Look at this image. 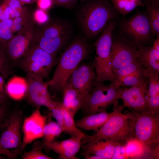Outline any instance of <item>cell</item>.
<instances>
[{
  "instance_id": "obj_1",
  "label": "cell",
  "mask_w": 159,
  "mask_h": 159,
  "mask_svg": "<svg viewBox=\"0 0 159 159\" xmlns=\"http://www.w3.org/2000/svg\"><path fill=\"white\" fill-rule=\"evenodd\" d=\"M112 114L105 124L94 135H89L82 140V145L92 140H110L127 143L135 138L131 111L126 113L123 110L126 107L119 105L118 100L112 104Z\"/></svg>"
},
{
  "instance_id": "obj_2",
  "label": "cell",
  "mask_w": 159,
  "mask_h": 159,
  "mask_svg": "<svg viewBox=\"0 0 159 159\" xmlns=\"http://www.w3.org/2000/svg\"><path fill=\"white\" fill-rule=\"evenodd\" d=\"M118 13L107 0H90L81 9L78 16L80 26L85 36L92 39L103 30Z\"/></svg>"
},
{
  "instance_id": "obj_3",
  "label": "cell",
  "mask_w": 159,
  "mask_h": 159,
  "mask_svg": "<svg viewBox=\"0 0 159 159\" xmlns=\"http://www.w3.org/2000/svg\"><path fill=\"white\" fill-rule=\"evenodd\" d=\"M89 52L85 39L80 37L75 38L61 55L52 78L47 82L49 87L62 91L71 74Z\"/></svg>"
},
{
  "instance_id": "obj_4",
  "label": "cell",
  "mask_w": 159,
  "mask_h": 159,
  "mask_svg": "<svg viewBox=\"0 0 159 159\" xmlns=\"http://www.w3.org/2000/svg\"><path fill=\"white\" fill-rule=\"evenodd\" d=\"M116 26L115 19L110 21L95 43L96 54L93 65L96 74L95 83L106 81L112 82L116 79L112 70L111 62L112 34Z\"/></svg>"
},
{
  "instance_id": "obj_5",
  "label": "cell",
  "mask_w": 159,
  "mask_h": 159,
  "mask_svg": "<svg viewBox=\"0 0 159 159\" xmlns=\"http://www.w3.org/2000/svg\"><path fill=\"white\" fill-rule=\"evenodd\" d=\"M120 37L137 49L152 44L153 33L146 13L139 12L119 24Z\"/></svg>"
},
{
  "instance_id": "obj_6",
  "label": "cell",
  "mask_w": 159,
  "mask_h": 159,
  "mask_svg": "<svg viewBox=\"0 0 159 159\" xmlns=\"http://www.w3.org/2000/svg\"><path fill=\"white\" fill-rule=\"evenodd\" d=\"M94 85L80 108L85 116L106 110L114 101L120 99L119 88L121 85L117 79L108 85L99 82Z\"/></svg>"
},
{
  "instance_id": "obj_7",
  "label": "cell",
  "mask_w": 159,
  "mask_h": 159,
  "mask_svg": "<svg viewBox=\"0 0 159 159\" xmlns=\"http://www.w3.org/2000/svg\"><path fill=\"white\" fill-rule=\"evenodd\" d=\"M22 115L16 111L7 116L0 130V145L6 152L8 158L14 157L22 148Z\"/></svg>"
},
{
  "instance_id": "obj_8",
  "label": "cell",
  "mask_w": 159,
  "mask_h": 159,
  "mask_svg": "<svg viewBox=\"0 0 159 159\" xmlns=\"http://www.w3.org/2000/svg\"><path fill=\"white\" fill-rule=\"evenodd\" d=\"M57 61L55 55L37 46L32 45L16 64H18L26 73H32L44 79L48 76Z\"/></svg>"
},
{
  "instance_id": "obj_9",
  "label": "cell",
  "mask_w": 159,
  "mask_h": 159,
  "mask_svg": "<svg viewBox=\"0 0 159 159\" xmlns=\"http://www.w3.org/2000/svg\"><path fill=\"white\" fill-rule=\"evenodd\" d=\"M131 111L135 139L145 147L159 138V114Z\"/></svg>"
},
{
  "instance_id": "obj_10",
  "label": "cell",
  "mask_w": 159,
  "mask_h": 159,
  "mask_svg": "<svg viewBox=\"0 0 159 159\" xmlns=\"http://www.w3.org/2000/svg\"><path fill=\"white\" fill-rule=\"evenodd\" d=\"M26 79L28 83L26 96L32 104L37 106H44L51 111L57 107L59 102L54 101L48 90V82L37 76L26 73Z\"/></svg>"
},
{
  "instance_id": "obj_11",
  "label": "cell",
  "mask_w": 159,
  "mask_h": 159,
  "mask_svg": "<svg viewBox=\"0 0 159 159\" xmlns=\"http://www.w3.org/2000/svg\"><path fill=\"white\" fill-rule=\"evenodd\" d=\"M35 29L33 22L15 34L4 47L10 62L16 63L26 53L32 44Z\"/></svg>"
},
{
  "instance_id": "obj_12",
  "label": "cell",
  "mask_w": 159,
  "mask_h": 159,
  "mask_svg": "<svg viewBox=\"0 0 159 159\" xmlns=\"http://www.w3.org/2000/svg\"><path fill=\"white\" fill-rule=\"evenodd\" d=\"M148 80L143 84L130 88L120 87L119 92L123 105L132 111L149 112Z\"/></svg>"
},
{
  "instance_id": "obj_13",
  "label": "cell",
  "mask_w": 159,
  "mask_h": 159,
  "mask_svg": "<svg viewBox=\"0 0 159 159\" xmlns=\"http://www.w3.org/2000/svg\"><path fill=\"white\" fill-rule=\"evenodd\" d=\"M138 58V49L120 37H112L111 62L113 73L119 68L135 61Z\"/></svg>"
},
{
  "instance_id": "obj_14",
  "label": "cell",
  "mask_w": 159,
  "mask_h": 159,
  "mask_svg": "<svg viewBox=\"0 0 159 159\" xmlns=\"http://www.w3.org/2000/svg\"><path fill=\"white\" fill-rule=\"evenodd\" d=\"M93 67L87 64H79L71 74L67 82L81 94L84 102L95 81L96 75Z\"/></svg>"
},
{
  "instance_id": "obj_15",
  "label": "cell",
  "mask_w": 159,
  "mask_h": 159,
  "mask_svg": "<svg viewBox=\"0 0 159 159\" xmlns=\"http://www.w3.org/2000/svg\"><path fill=\"white\" fill-rule=\"evenodd\" d=\"M71 29L70 25L64 21H48L35 29L33 40H68Z\"/></svg>"
},
{
  "instance_id": "obj_16",
  "label": "cell",
  "mask_w": 159,
  "mask_h": 159,
  "mask_svg": "<svg viewBox=\"0 0 159 159\" xmlns=\"http://www.w3.org/2000/svg\"><path fill=\"white\" fill-rule=\"evenodd\" d=\"M46 117L36 109L23 122L22 148L35 140L42 137Z\"/></svg>"
},
{
  "instance_id": "obj_17",
  "label": "cell",
  "mask_w": 159,
  "mask_h": 159,
  "mask_svg": "<svg viewBox=\"0 0 159 159\" xmlns=\"http://www.w3.org/2000/svg\"><path fill=\"white\" fill-rule=\"evenodd\" d=\"M120 142L110 140H90L81 146V154L83 156L93 154L102 159H111L117 145Z\"/></svg>"
},
{
  "instance_id": "obj_18",
  "label": "cell",
  "mask_w": 159,
  "mask_h": 159,
  "mask_svg": "<svg viewBox=\"0 0 159 159\" xmlns=\"http://www.w3.org/2000/svg\"><path fill=\"white\" fill-rule=\"evenodd\" d=\"M82 140L75 136L62 141H54L45 146L57 153L61 159H77L76 156L82 146Z\"/></svg>"
},
{
  "instance_id": "obj_19",
  "label": "cell",
  "mask_w": 159,
  "mask_h": 159,
  "mask_svg": "<svg viewBox=\"0 0 159 159\" xmlns=\"http://www.w3.org/2000/svg\"><path fill=\"white\" fill-rule=\"evenodd\" d=\"M62 91V106L74 117L77 112L82 106L84 100L79 92L68 82Z\"/></svg>"
},
{
  "instance_id": "obj_20",
  "label": "cell",
  "mask_w": 159,
  "mask_h": 159,
  "mask_svg": "<svg viewBox=\"0 0 159 159\" xmlns=\"http://www.w3.org/2000/svg\"><path fill=\"white\" fill-rule=\"evenodd\" d=\"M138 50V58L148 72L159 74V51L152 45L144 46Z\"/></svg>"
},
{
  "instance_id": "obj_21",
  "label": "cell",
  "mask_w": 159,
  "mask_h": 159,
  "mask_svg": "<svg viewBox=\"0 0 159 159\" xmlns=\"http://www.w3.org/2000/svg\"><path fill=\"white\" fill-rule=\"evenodd\" d=\"M112 112L106 110L85 116L75 121L78 127L87 130H93L97 132L111 116Z\"/></svg>"
},
{
  "instance_id": "obj_22",
  "label": "cell",
  "mask_w": 159,
  "mask_h": 159,
  "mask_svg": "<svg viewBox=\"0 0 159 159\" xmlns=\"http://www.w3.org/2000/svg\"><path fill=\"white\" fill-rule=\"evenodd\" d=\"M147 78L149 112L159 114V74L149 72Z\"/></svg>"
},
{
  "instance_id": "obj_23",
  "label": "cell",
  "mask_w": 159,
  "mask_h": 159,
  "mask_svg": "<svg viewBox=\"0 0 159 159\" xmlns=\"http://www.w3.org/2000/svg\"><path fill=\"white\" fill-rule=\"evenodd\" d=\"M28 87L26 78L18 76H14L6 84V94L8 97L15 100H20L26 96Z\"/></svg>"
},
{
  "instance_id": "obj_24",
  "label": "cell",
  "mask_w": 159,
  "mask_h": 159,
  "mask_svg": "<svg viewBox=\"0 0 159 159\" xmlns=\"http://www.w3.org/2000/svg\"><path fill=\"white\" fill-rule=\"evenodd\" d=\"M118 13L125 16L138 6H144L143 0H110Z\"/></svg>"
},
{
  "instance_id": "obj_25",
  "label": "cell",
  "mask_w": 159,
  "mask_h": 159,
  "mask_svg": "<svg viewBox=\"0 0 159 159\" xmlns=\"http://www.w3.org/2000/svg\"><path fill=\"white\" fill-rule=\"evenodd\" d=\"M63 108L64 110L63 132L69 135L70 136L77 137L81 139L82 140L86 138L88 135L82 132L78 128L74 120V117L63 107Z\"/></svg>"
},
{
  "instance_id": "obj_26",
  "label": "cell",
  "mask_w": 159,
  "mask_h": 159,
  "mask_svg": "<svg viewBox=\"0 0 159 159\" xmlns=\"http://www.w3.org/2000/svg\"><path fill=\"white\" fill-rule=\"evenodd\" d=\"M146 14L150 26L154 35L159 37V6L153 4L145 0Z\"/></svg>"
},
{
  "instance_id": "obj_27",
  "label": "cell",
  "mask_w": 159,
  "mask_h": 159,
  "mask_svg": "<svg viewBox=\"0 0 159 159\" xmlns=\"http://www.w3.org/2000/svg\"><path fill=\"white\" fill-rule=\"evenodd\" d=\"M143 73L148 75L147 70L138 59L135 61L121 67L114 71L113 73L117 79L132 74Z\"/></svg>"
},
{
  "instance_id": "obj_28",
  "label": "cell",
  "mask_w": 159,
  "mask_h": 159,
  "mask_svg": "<svg viewBox=\"0 0 159 159\" xmlns=\"http://www.w3.org/2000/svg\"><path fill=\"white\" fill-rule=\"evenodd\" d=\"M63 132L62 128L56 122L51 121L45 124L43 130L42 137L45 146L53 141Z\"/></svg>"
},
{
  "instance_id": "obj_29",
  "label": "cell",
  "mask_w": 159,
  "mask_h": 159,
  "mask_svg": "<svg viewBox=\"0 0 159 159\" xmlns=\"http://www.w3.org/2000/svg\"><path fill=\"white\" fill-rule=\"evenodd\" d=\"M13 19L0 22V45L3 48L14 35L12 29Z\"/></svg>"
},
{
  "instance_id": "obj_30",
  "label": "cell",
  "mask_w": 159,
  "mask_h": 159,
  "mask_svg": "<svg viewBox=\"0 0 159 159\" xmlns=\"http://www.w3.org/2000/svg\"><path fill=\"white\" fill-rule=\"evenodd\" d=\"M32 15L27 10L18 17L13 19L12 31L15 35L33 22Z\"/></svg>"
},
{
  "instance_id": "obj_31",
  "label": "cell",
  "mask_w": 159,
  "mask_h": 159,
  "mask_svg": "<svg viewBox=\"0 0 159 159\" xmlns=\"http://www.w3.org/2000/svg\"><path fill=\"white\" fill-rule=\"evenodd\" d=\"M148 76L145 73H137L124 76L117 80L120 82L121 86L132 87L144 83L146 81L144 78L147 77Z\"/></svg>"
},
{
  "instance_id": "obj_32",
  "label": "cell",
  "mask_w": 159,
  "mask_h": 159,
  "mask_svg": "<svg viewBox=\"0 0 159 159\" xmlns=\"http://www.w3.org/2000/svg\"><path fill=\"white\" fill-rule=\"evenodd\" d=\"M10 11V18L13 19L18 17L27 9L19 0H6Z\"/></svg>"
},
{
  "instance_id": "obj_33",
  "label": "cell",
  "mask_w": 159,
  "mask_h": 159,
  "mask_svg": "<svg viewBox=\"0 0 159 159\" xmlns=\"http://www.w3.org/2000/svg\"><path fill=\"white\" fill-rule=\"evenodd\" d=\"M146 154L147 157L148 159H158L159 158V138L153 140L145 147L143 153Z\"/></svg>"
},
{
  "instance_id": "obj_34",
  "label": "cell",
  "mask_w": 159,
  "mask_h": 159,
  "mask_svg": "<svg viewBox=\"0 0 159 159\" xmlns=\"http://www.w3.org/2000/svg\"><path fill=\"white\" fill-rule=\"evenodd\" d=\"M12 70L11 63L4 50L0 52V74L6 79Z\"/></svg>"
},
{
  "instance_id": "obj_35",
  "label": "cell",
  "mask_w": 159,
  "mask_h": 159,
  "mask_svg": "<svg viewBox=\"0 0 159 159\" xmlns=\"http://www.w3.org/2000/svg\"><path fill=\"white\" fill-rule=\"evenodd\" d=\"M23 159H52L50 157L42 153L41 151L37 148L26 152L23 155Z\"/></svg>"
},
{
  "instance_id": "obj_36",
  "label": "cell",
  "mask_w": 159,
  "mask_h": 159,
  "mask_svg": "<svg viewBox=\"0 0 159 159\" xmlns=\"http://www.w3.org/2000/svg\"><path fill=\"white\" fill-rule=\"evenodd\" d=\"M52 116L56 122L62 128L63 132L64 130V110L62 104H59L56 107L51 111Z\"/></svg>"
},
{
  "instance_id": "obj_37",
  "label": "cell",
  "mask_w": 159,
  "mask_h": 159,
  "mask_svg": "<svg viewBox=\"0 0 159 159\" xmlns=\"http://www.w3.org/2000/svg\"><path fill=\"white\" fill-rule=\"evenodd\" d=\"M33 18L34 21L39 24L44 25L48 21L49 17L46 11L39 8L34 11Z\"/></svg>"
},
{
  "instance_id": "obj_38",
  "label": "cell",
  "mask_w": 159,
  "mask_h": 159,
  "mask_svg": "<svg viewBox=\"0 0 159 159\" xmlns=\"http://www.w3.org/2000/svg\"><path fill=\"white\" fill-rule=\"evenodd\" d=\"M10 11L6 0L0 2V22L10 19Z\"/></svg>"
},
{
  "instance_id": "obj_39",
  "label": "cell",
  "mask_w": 159,
  "mask_h": 159,
  "mask_svg": "<svg viewBox=\"0 0 159 159\" xmlns=\"http://www.w3.org/2000/svg\"><path fill=\"white\" fill-rule=\"evenodd\" d=\"M126 144L120 142L117 145L112 159L128 158L125 152Z\"/></svg>"
},
{
  "instance_id": "obj_40",
  "label": "cell",
  "mask_w": 159,
  "mask_h": 159,
  "mask_svg": "<svg viewBox=\"0 0 159 159\" xmlns=\"http://www.w3.org/2000/svg\"><path fill=\"white\" fill-rule=\"evenodd\" d=\"M5 79L0 74V103L4 104H6L8 97L6 92Z\"/></svg>"
},
{
  "instance_id": "obj_41",
  "label": "cell",
  "mask_w": 159,
  "mask_h": 159,
  "mask_svg": "<svg viewBox=\"0 0 159 159\" xmlns=\"http://www.w3.org/2000/svg\"><path fill=\"white\" fill-rule=\"evenodd\" d=\"M79 0H53V4L66 8H72Z\"/></svg>"
},
{
  "instance_id": "obj_42",
  "label": "cell",
  "mask_w": 159,
  "mask_h": 159,
  "mask_svg": "<svg viewBox=\"0 0 159 159\" xmlns=\"http://www.w3.org/2000/svg\"><path fill=\"white\" fill-rule=\"evenodd\" d=\"M37 4L39 9L46 11L54 5L53 0H37Z\"/></svg>"
},
{
  "instance_id": "obj_43",
  "label": "cell",
  "mask_w": 159,
  "mask_h": 159,
  "mask_svg": "<svg viewBox=\"0 0 159 159\" xmlns=\"http://www.w3.org/2000/svg\"><path fill=\"white\" fill-rule=\"evenodd\" d=\"M6 104L0 103V130L1 125L7 117Z\"/></svg>"
},
{
  "instance_id": "obj_44",
  "label": "cell",
  "mask_w": 159,
  "mask_h": 159,
  "mask_svg": "<svg viewBox=\"0 0 159 159\" xmlns=\"http://www.w3.org/2000/svg\"><path fill=\"white\" fill-rule=\"evenodd\" d=\"M3 155L6 156V158H7L8 155L6 152L2 147L0 145V159L4 158Z\"/></svg>"
},
{
  "instance_id": "obj_45",
  "label": "cell",
  "mask_w": 159,
  "mask_h": 159,
  "mask_svg": "<svg viewBox=\"0 0 159 159\" xmlns=\"http://www.w3.org/2000/svg\"><path fill=\"white\" fill-rule=\"evenodd\" d=\"M84 156L85 159H102L100 157L93 154H88Z\"/></svg>"
},
{
  "instance_id": "obj_46",
  "label": "cell",
  "mask_w": 159,
  "mask_h": 159,
  "mask_svg": "<svg viewBox=\"0 0 159 159\" xmlns=\"http://www.w3.org/2000/svg\"><path fill=\"white\" fill-rule=\"evenodd\" d=\"M153 47L157 50L159 51V37L155 39L152 43Z\"/></svg>"
},
{
  "instance_id": "obj_47",
  "label": "cell",
  "mask_w": 159,
  "mask_h": 159,
  "mask_svg": "<svg viewBox=\"0 0 159 159\" xmlns=\"http://www.w3.org/2000/svg\"><path fill=\"white\" fill-rule=\"evenodd\" d=\"M155 5L159 6V0H145Z\"/></svg>"
},
{
  "instance_id": "obj_48",
  "label": "cell",
  "mask_w": 159,
  "mask_h": 159,
  "mask_svg": "<svg viewBox=\"0 0 159 159\" xmlns=\"http://www.w3.org/2000/svg\"><path fill=\"white\" fill-rule=\"evenodd\" d=\"M23 4L32 3L35 0H19Z\"/></svg>"
},
{
  "instance_id": "obj_49",
  "label": "cell",
  "mask_w": 159,
  "mask_h": 159,
  "mask_svg": "<svg viewBox=\"0 0 159 159\" xmlns=\"http://www.w3.org/2000/svg\"><path fill=\"white\" fill-rule=\"evenodd\" d=\"M4 50V48L0 45V52Z\"/></svg>"
},
{
  "instance_id": "obj_50",
  "label": "cell",
  "mask_w": 159,
  "mask_h": 159,
  "mask_svg": "<svg viewBox=\"0 0 159 159\" xmlns=\"http://www.w3.org/2000/svg\"><path fill=\"white\" fill-rule=\"evenodd\" d=\"M81 0V1H85L86 0Z\"/></svg>"
},
{
  "instance_id": "obj_51",
  "label": "cell",
  "mask_w": 159,
  "mask_h": 159,
  "mask_svg": "<svg viewBox=\"0 0 159 159\" xmlns=\"http://www.w3.org/2000/svg\"><path fill=\"white\" fill-rule=\"evenodd\" d=\"M2 0H0V1H2Z\"/></svg>"
}]
</instances>
